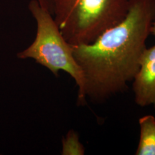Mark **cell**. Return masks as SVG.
Here are the masks:
<instances>
[{
	"label": "cell",
	"instance_id": "obj_1",
	"mask_svg": "<svg viewBox=\"0 0 155 155\" xmlns=\"http://www.w3.org/2000/svg\"><path fill=\"white\" fill-rule=\"evenodd\" d=\"M155 21V0H129L125 17L88 44L71 45L84 78V99L102 103L125 91L138 71Z\"/></svg>",
	"mask_w": 155,
	"mask_h": 155
},
{
	"label": "cell",
	"instance_id": "obj_2",
	"mask_svg": "<svg viewBox=\"0 0 155 155\" xmlns=\"http://www.w3.org/2000/svg\"><path fill=\"white\" fill-rule=\"evenodd\" d=\"M129 0H54L53 15L71 45L88 44L119 22Z\"/></svg>",
	"mask_w": 155,
	"mask_h": 155
},
{
	"label": "cell",
	"instance_id": "obj_3",
	"mask_svg": "<svg viewBox=\"0 0 155 155\" xmlns=\"http://www.w3.org/2000/svg\"><path fill=\"white\" fill-rule=\"evenodd\" d=\"M28 9L36 22L35 38L29 47L17 53V57L34 60L55 77H58L60 71L67 73L78 88V104L83 106L86 102L83 97L84 78L73 56L72 46L64 38L53 15L37 0H31Z\"/></svg>",
	"mask_w": 155,
	"mask_h": 155
},
{
	"label": "cell",
	"instance_id": "obj_4",
	"mask_svg": "<svg viewBox=\"0 0 155 155\" xmlns=\"http://www.w3.org/2000/svg\"><path fill=\"white\" fill-rule=\"evenodd\" d=\"M131 82L137 105L155 108V44L144 50Z\"/></svg>",
	"mask_w": 155,
	"mask_h": 155
},
{
	"label": "cell",
	"instance_id": "obj_5",
	"mask_svg": "<svg viewBox=\"0 0 155 155\" xmlns=\"http://www.w3.org/2000/svg\"><path fill=\"white\" fill-rule=\"evenodd\" d=\"M139 139L136 155H155V116L145 115L139 119Z\"/></svg>",
	"mask_w": 155,
	"mask_h": 155
},
{
	"label": "cell",
	"instance_id": "obj_6",
	"mask_svg": "<svg viewBox=\"0 0 155 155\" xmlns=\"http://www.w3.org/2000/svg\"><path fill=\"white\" fill-rule=\"evenodd\" d=\"M62 154L63 155H83L85 148L79 140L76 131L71 129L62 140Z\"/></svg>",
	"mask_w": 155,
	"mask_h": 155
},
{
	"label": "cell",
	"instance_id": "obj_7",
	"mask_svg": "<svg viewBox=\"0 0 155 155\" xmlns=\"http://www.w3.org/2000/svg\"><path fill=\"white\" fill-rule=\"evenodd\" d=\"M41 7L45 9H47L53 15L54 0H37Z\"/></svg>",
	"mask_w": 155,
	"mask_h": 155
},
{
	"label": "cell",
	"instance_id": "obj_8",
	"mask_svg": "<svg viewBox=\"0 0 155 155\" xmlns=\"http://www.w3.org/2000/svg\"><path fill=\"white\" fill-rule=\"evenodd\" d=\"M151 35L154 36L155 38V21L154 22V23H153L152 28H151Z\"/></svg>",
	"mask_w": 155,
	"mask_h": 155
}]
</instances>
